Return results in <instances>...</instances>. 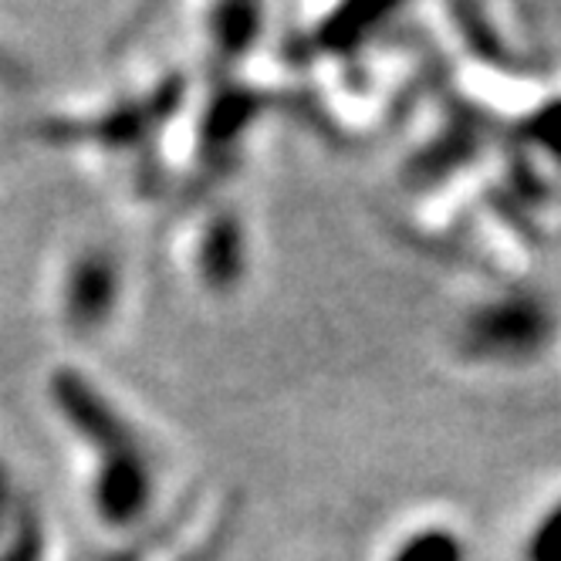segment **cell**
Instances as JSON below:
<instances>
[{
    "instance_id": "7",
    "label": "cell",
    "mask_w": 561,
    "mask_h": 561,
    "mask_svg": "<svg viewBox=\"0 0 561 561\" xmlns=\"http://www.w3.org/2000/svg\"><path fill=\"white\" fill-rule=\"evenodd\" d=\"M525 561H561V501H554L525 545Z\"/></svg>"
},
{
    "instance_id": "9",
    "label": "cell",
    "mask_w": 561,
    "mask_h": 561,
    "mask_svg": "<svg viewBox=\"0 0 561 561\" xmlns=\"http://www.w3.org/2000/svg\"><path fill=\"white\" fill-rule=\"evenodd\" d=\"M535 133H538V142L548 146L554 156H561V105H551L538 123H535Z\"/></svg>"
},
{
    "instance_id": "8",
    "label": "cell",
    "mask_w": 561,
    "mask_h": 561,
    "mask_svg": "<svg viewBox=\"0 0 561 561\" xmlns=\"http://www.w3.org/2000/svg\"><path fill=\"white\" fill-rule=\"evenodd\" d=\"M37 548H42V538H37L34 520H21L14 545L0 554V561H37Z\"/></svg>"
},
{
    "instance_id": "1",
    "label": "cell",
    "mask_w": 561,
    "mask_h": 561,
    "mask_svg": "<svg viewBox=\"0 0 561 561\" xmlns=\"http://www.w3.org/2000/svg\"><path fill=\"white\" fill-rule=\"evenodd\" d=\"M554 335V314L531 295H511L480 305L460 329V348L473 363L517 366L531 363Z\"/></svg>"
},
{
    "instance_id": "2",
    "label": "cell",
    "mask_w": 561,
    "mask_h": 561,
    "mask_svg": "<svg viewBox=\"0 0 561 561\" xmlns=\"http://www.w3.org/2000/svg\"><path fill=\"white\" fill-rule=\"evenodd\" d=\"M51 399H55L58 413L68 420V426H75L78 436L99 450L102 463L146 454L133 423L118 413L82 373L61 369L51 382Z\"/></svg>"
},
{
    "instance_id": "3",
    "label": "cell",
    "mask_w": 561,
    "mask_h": 561,
    "mask_svg": "<svg viewBox=\"0 0 561 561\" xmlns=\"http://www.w3.org/2000/svg\"><path fill=\"white\" fill-rule=\"evenodd\" d=\"M65 318L78 332H95L108 322L118 301V264L105 251L78 254L65 274Z\"/></svg>"
},
{
    "instance_id": "10",
    "label": "cell",
    "mask_w": 561,
    "mask_h": 561,
    "mask_svg": "<svg viewBox=\"0 0 561 561\" xmlns=\"http://www.w3.org/2000/svg\"><path fill=\"white\" fill-rule=\"evenodd\" d=\"M4 511H8V477L0 470V520H4Z\"/></svg>"
},
{
    "instance_id": "4",
    "label": "cell",
    "mask_w": 561,
    "mask_h": 561,
    "mask_svg": "<svg viewBox=\"0 0 561 561\" xmlns=\"http://www.w3.org/2000/svg\"><path fill=\"white\" fill-rule=\"evenodd\" d=\"M156 477L149 457H126L102 463L95 473V511L115 528H129L149 511Z\"/></svg>"
},
{
    "instance_id": "5",
    "label": "cell",
    "mask_w": 561,
    "mask_h": 561,
    "mask_svg": "<svg viewBox=\"0 0 561 561\" xmlns=\"http://www.w3.org/2000/svg\"><path fill=\"white\" fill-rule=\"evenodd\" d=\"M196 267L204 285L214 291H230L240 285V277L248 271V248H244V230L233 217H217L204 237H199V251H196Z\"/></svg>"
},
{
    "instance_id": "6",
    "label": "cell",
    "mask_w": 561,
    "mask_h": 561,
    "mask_svg": "<svg viewBox=\"0 0 561 561\" xmlns=\"http://www.w3.org/2000/svg\"><path fill=\"white\" fill-rule=\"evenodd\" d=\"M386 561H467V545L454 528L430 525L407 535Z\"/></svg>"
}]
</instances>
